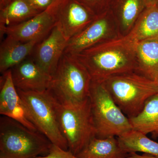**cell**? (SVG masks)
Instances as JSON below:
<instances>
[{
    "label": "cell",
    "instance_id": "cell-1",
    "mask_svg": "<svg viewBox=\"0 0 158 158\" xmlns=\"http://www.w3.org/2000/svg\"><path fill=\"white\" fill-rule=\"evenodd\" d=\"M91 81L85 66L73 56L64 54L48 90L60 104L77 105L89 98Z\"/></svg>",
    "mask_w": 158,
    "mask_h": 158
},
{
    "label": "cell",
    "instance_id": "cell-2",
    "mask_svg": "<svg viewBox=\"0 0 158 158\" xmlns=\"http://www.w3.org/2000/svg\"><path fill=\"white\" fill-rule=\"evenodd\" d=\"M52 143L38 131L6 116L0 118V158H36L48 153Z\"/></svg>",
    "mask_w": 158,
    "mask_h": 158
},
{
    "label": "cell",
    "instance_id": "cell-3",
    "mask_svg": "<svg viewBox=\"0 0 158 158\" xmlns=\"http://www.w3.org/2000/svg\"><path fill=\"white\" fill-rule=\"evenodd\" d=\"M103 83L116 104L128 118L138 116L148 100L158 93L155 81L136 74H117Z\"/></svg>",
    "mask_w": 158,
    "mask_h": 158
},
{
    "label": "cell",
    "instance_id": "cell-4",
    "mask_svg": "<svg viewBox=\"0 0 158 158\" xmlns=\"http://www.w3.org/2000/svg\"><path fill=\"white\" fill-rule=\"evenodd\" d=\"M89 99L97 138L118 137L133 129L129 118L116 104L103 82L92 81Z\"/></svg>",
    "mask_w": 158,
    "mask_h": 158
},
{
    "label": "cell",
    "instance_id": "cell-5",
    "mask_svg": "<svg viewBox=\"0 0 158 158\" xmlns=\"http://www.w3.org/2000/svg\"><path fill=\"white\" fill-rule=\"evenodd\" d=\"M17 89V88H16ZM28 119L52 143L68 150L57 118L56 100L48 90L25 91L17 89Z\"/></svg>",
    "mask_w": 158,
    "mask_h": 158
},
{
    "label": "cell",
    "instance_id": "cell-6",
    "mask_svg": "<svg viewBox=\"0 0 158 158\" xmlns=\"http://www.w3.org/2000/svg\"><path fill=\"white\" fill-rule=\"evenodd\" d=\"M57 118L69 150L76 156L95 137L89 97L77 105L64 106L56 100Z\"/></svg>",
    "mask_w": 158,
    "mask_h": 158
},
{
    "label": "cell",
    "instance_id": "cell-7",
    "mask_svg": "<svg viewBox=\"0 0 158 158\" xmlns=\"http://www.w3.org/2000/svg\"><path fill=\"white\" fill-rule=\"evenodd\" d=\"M56 26L67 40L91 23L93 12L77 0H54L51 5Z\"/></svg>",
    "mask_w": 158,
    "mask_h": 158
},
{
    "label": "cell",
    "instance_id": "cell-8",
    "mask_svg": "<svg viewBox=\"0 0 158 158\" xmlns=\"http://www.w3.org/2000/svg\"><path fill=\"white\" fill-rule=\"evenodd\" d=\"M56 26L51 5L45 11L34 17L16 25L0 27L1 35L6 34L22 42L41 41Z\"/></svg>",
    "mask_w": 158,
    "mask_h": 158
},
{
    "label": "cell",
    "instance_id": "cell-9",
    "mask_svg": "<svg viewBox=\"0 0 158 158\" xmlns=\"http://www.w3.org/2000/svg\"><path fill=\"white\" fill-rule=\"evenodd\" d=\"M68 40L57 27L34 48V61L43 70L52 77L64 53Z\"/></svg>",
    "mask_w": 158,
    "mask_h": 158
},
{
    "label": "cell",
    "instance_id": "cell-10",
    "mask_svg": "<svg viewBox=\"0 0 158 158\" xmlns=\"http://www.w3.org/2000/svg\"><path fill=\"white\" fill-rule=\"evenodd\" d=\"M1 77L0 114L16 120L33 131H37L28 119L22 101L11 77V70L7 71Z\"/></svg>",
    "mask_w": 158,
    "mask_h": 158
},
{
    "label": "cell",
    "instance_id": "cell-11",
    "mask_svg": "<svg viewBox=\"0 0 158 158\" xmlns=\"http://www.w3.org/2000/svg\"><path fill=\"white\" fill-rule=\"evenodd\" d=\"M11 70L13 83L17 89L25 91L48 90L52 77L43 70L34 60L26 59Z\"/></svg>",
    "mask_w": 158,
    "mask_h": 158
},
{
    "label": "cell",
    "instance_id": "cell-12",
    "mask_svg": "<svg viewBox=\"0 0 158 158\" xmlns=\"http://www.w3.org/2000/svg\"><path fill=\"white\" fill-rule=\"evenodd\" d=\"M40 41L22 42L7 36L0 47V72L2 74L27 59Z\"/></svg>",
    "mask_w": 158,
    "mask_h": 158
},
{
    "label": "cell",
    "instance_id": "cell-13",
    "mask_svg": "<svg viewBox=\"0 0 158 158\" xmlns=\"http://www.w3.org/2000/svg\"><path fill=\"white\" fill-rule=\"evenodd\" d=\"M108 27L107 21L105 19L96 20L68 40L64 54L75 55L93 46L104 37Z\"/></svg>",
    "mask_w": 158,
    "mask_h": 158
},
{
    "label": "cell",
    "instance_id": "cell-14",
    "mask_svg": "<svg viewBox=\"0 0 158 158\" xmlns=\"http://www.w3.org/2000/svg\"><path fill=\"white\" fill-rule=\"evenodd\" d=\"M123 150L115 137H94L76 156L78 158H122L128 155Z\"/></svg>",
    "mask_w": 158,
    "mask_h": 158
},
{
    "label": "cell",
    "instance_id": "cell-15",
    "mask_svg": "<svg viewBox=\"0 0 158 158\" xmlns=\"http://www.w3.org/2000/svg\"><path fill=\"white\" fill-rule=\"evenodd\" d=\"M117 138L120 147L127 153L139 152L158 158V143L141 132L132 129Z\"/></svg>",
    "mask_w": 158,
    "mask_h": 158
},
{
    "label": "cell",
    "instance_id": "cell-16",
    "mask_svg": "<svg viewBox=\"0 0 158 158\" xmlns=\"http://www.w3.org/2000/svg\"><path fill=\"white\" fill-rule=\"evenodd\" d=\"M133 130L147 135L158 131V94L146 101L142 111L135 117L129 118Z\"/></svg>",
    "mask_w": 158,
    "mask_h": 158
},
{
    "label": "cell",
    "instance_id": "cell-17",
    "mask_svg": "<svg viewBox=\"0 0 158 158\" xmlns=\"http://www.w3.org/2000/svg\"><path fill=\"white\" fill-rule=\"evenodd\" d=\"M40 13L26 0H12L6 7L0 9V27L16 25Z\"/></svg>",
    "mask_w": 158,
    "mask_h": 158
},
{
    "label": "cell",
    "instance_id": "cell-18",
    "mask_svg": "<svg viewBox=\"0 0 158 158\" xmlns=\"http://www.w3.org/2000/svg\"><path fill=\"white\" fill-rule=\"evenodd\" d=\"M137 51L144 76L155 81L158 73V38L140 41Z\"/></svg>",
    "mask_w": 158,
    "mask_h": 158
},
{
    "label": "cell",
    "instance_id": "cell-19",
    "mask_svg": "<svg viewBox=\"0 0 158 158\" xmlns=\"http://www.w3.org/2000/svg\"><path fill=\"white\" fill-rule=\"evenodd\" d=\"M138 23L134 35L136 40L158 38V6L148 7Z\"/></svg>",
    "mask_w": 158,
    "mask_h": 158
},
{
    "label": "cell",
    "instance_id": "cell-20",
    "mask_svg": "<svg viewBox=\"0 0 158 158\" xmlns=\"http://www.w3.org/2000/svg\"><path fill=\"white\" fill-rule=\"evenodd\" d=\"M144 0H123L121 13L122 23L126 27H129L135 19L141 10Z\"/></svg>",
    "mask_w": 158,
    "mask_h": 158
},
{
    "label": "cell",
    "instance_id": "cell-21",
    "mask_svg": "<svg viewBox=\"0 0 158 158\" xmlns=\"http://www.w3.org/2000/svg\"><path fill=\"white\" fill-rule=\"evenodd\" d=\"M36 158H78L69 150H65L56 144H52L47 155L37 156Z\"/></svg>",
    "mask_w": 158,
    "mask_h": 158
},
{
    "label": "cell",
    "instance_id": "cell-22",
    "mask_svg": "<svg viewBox=\"0 0 158 158\" xmlns=\"http://www.w3.org/2000/svg\"><path fill=\"white\" fill-rule=\"evenodd\" d=\"M34 9L41 12L45 11L53 2L54 0H26Z\"/></svg>",
    "mask_w": 158,
    "mask_h": 158
},
{
    "label": "cell",
    "instance_id": "cell-23",
    "mask_svg": "<svg viewBox=\"0 0 158 158\" xmlns=\"http://www.w3.org/2000/svg\"><path fill=\"white\" fill-rule=\"evenodd\" d=\"M90 9L92 12L97 10L102 0H77Z\"/></svg>",
    "mask_w": 158,
    "mask_h": 158
},
{
    "label": "cell",
    "instance_id": "cell-24",
    "mask_svg": "<svg viewBox=\"0 0 158 158\" xmlns=\"http://www.w3.org/2000/svg\"><path fill=\"white\" fill-rule=\"evenodd\" d=\"M122 158H158L154 156L148 154H144L143 155H139L137 154L136 153H132L129 154L128 155Z\"/></svg>",
    "mask_w": 158,
    "mask_h": 158
},
{
    "label": "cell",
    "instance_id": "cell-25",
    "mask_svg": "<svg viewBox=\"0 0 158 158\" xmlns=\"http://www.w3.org/2000/svg\"><path fill=\"white\" fill-rule=\"evenodd\" d=\"M145 5L147 7L158 6V0H144Z\"/></svg>",
    "mask_w": 158,
    "mask_h": 158
},
{
    "label": "cell",
    "instance_id": "cell-26",
    "mask_svg": "<svg viewBox=\"0 0 158 158\" xmlns=\"http://www.w3.org/2000/svg\"><path fill=\"white\" fill-rule=\"evenodd\" d=\"M12 1V0H0V9L5 8Z\"/></svg>",
    "mask_w": 158,
    "mask_h": 158
},
{
    "label": "cell",
    "instance_id": "cell-27",
    "mask_svg": "<svg viewBox=\"0 0 158 158\" xmlns=\"http://www.w3.org/2000/svg\"><path fill=\"white\" fill-rule=\"evenodd\" d=\"M152 137L155 138H158V131L152 133Z\"/></svg>",
    "mask_w": 158,
    "mask_h": 158
},
{
    "label": "cell",
    "instance_id": "cell-28",
    "mask_svg": "<svg viewBox=\"0 0 158 158\" xmlns=\"http://www.w3.org/2000/svg\"><path fill=\"white\" fill-rule=\"evenodd\" d=\"M155 81L157 85V86L158 87V73L157 74L155 80Z\"/></svg>",
    "mask_w": 158,
    "mask_h": 158
}]
</instances>
